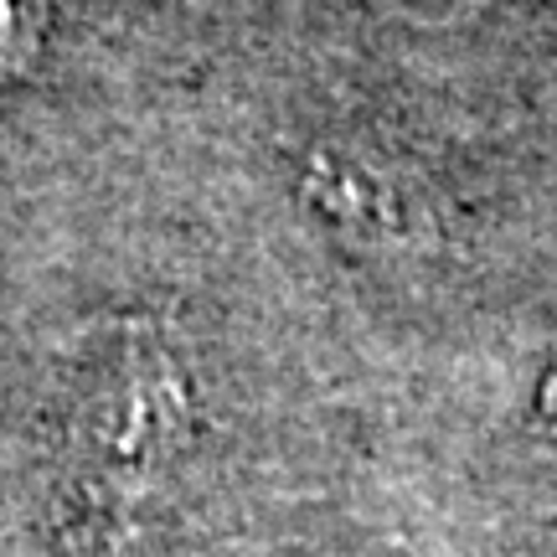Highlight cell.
Segmentation results:
<instances>
[{
    "label": "cell",
    "mask_w": 557,
    "mask_h": 557,
    "mask_svg": "<svg viewBox=\"0 0 557 557\" xmlns=\"http://www.w3.org/2000/svg\"><path fill=\"white\" fill-rule=\"evenodd\" d=\"M197 382L150 331L83 382L67 418V547L73 557H145L165 537L197 455Z\"/></svg>",
    "instance_id": "cell-1"
}]
</instances>
